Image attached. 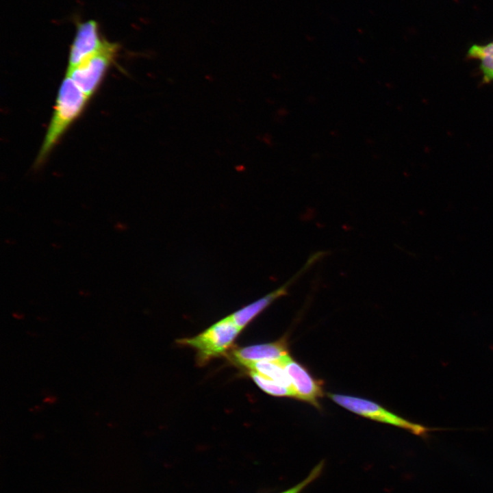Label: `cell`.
Masks as SVG:
<instances>
[{
    "label": "cell",
    "instance_id": "6da1fadb",
    "mask_svg": "<svg viewBox=\"0 0 493 493\" xmlns=\"http://www.w3.org/2000/svg\"><path fill=\"white\" fill-rule=\"evenodd\" d=\"M89 98L68 77L60 86L53 113L35 166H41L60 138L84 110Z\"/></svg>",
    "mask_w": 493,
    "mask_h": 493
},
{
    "label": "cell",
    "instance_id": "277c9868",
    "mask_svg": "<svg viewBox=\"0 0 493 493\" xmlns=\"http://www.w3.org/2000/svg\"><path fill=\"white\" fill-rule=\"evenodd\" d=\"M329 397L340 406L363 417L391 425L412 433L426 438L429 431L438 430L410 422L385 409L380 405L363 398L329 393Z\"/></svg>",
    "mask_w": 493,
    "mask_h": 493
},
{
    "label": "cell",
    "instance_id": "7c38bea8",
    "mask_svg": "<svg viewBox=\"0 0 493 493\" xmlns=\"http://www.w3.org/2000/svg\"><path fill=\"white\" fill-rule=\"evenodd\" d=\"M323 468L324 462L322 461L312 470L307 477H305L303 481L293 487L279 493H301L306 487H307L320 475Z\"/></svg>",
    "mask_w": 493,
    "mask_h": 493
},
{
    "label": "cell",
    "instance_id": "9c48e42d",
    "mask_svg": "<svg viewBox=\"0 0 493 493\" xmlns=\"http://www.w3.org/2000/svg\"><path fill=\"white\" fill-rule=\"evenodd\" d=\"M466 55L468 59L479 60L482 82H493V40L484 45H471Z\"/></svg>",
    "mask_w": 493,
    "mask_h": 493
},
{
    "label": "cell",
    "instance_id": "52a82bcc",
    "mask_svg": "<svg viewBox=\"0 0 493 493\" xmlns=\"http://www.w3.org/2000/svg\"><path fill=\"white\" fill-rule=\"evenodd\" d=\"M281 362L289 377L294 397L319 407V399L323 395L322 383L314 379L303 365L289 355Z\"/></svg>",
    "mask_w": 493,
    "mask_h": 493
},
{
    "label": "cell",
    "instance_id": "7a4b0ae2",
    "mask_svg": "<svg viewBox=\"0 0 493 493\" xmlns=\"http://www.w3.org/2000/svg\"><path fill=\"white\" fill-rule=\"evenodd\" d=\"M119 49V45L108 41L100 51L68 68L66 75L89 99L91 98L114 63Z\"/></svg>",
    "mask_w": 493,
    "mask_h": 493
},
{
    "label": "cell",
    "instance_id": "30bf717a",
    "mask_svg": "<svg viewBox=\"0 0 493 493\" xmlns=\"http://www.w3.org/2000/svg\"><path fill=\"white\" fill-rule=\"evenodd\" d=\"M243 366L249 370L255 371L270 378L292 391L289 377L281 362L261 361L247 364Z\"/></svg>",
    "mask_w": 493,
    "mask_h": 493
},
{
    "label": "cell",
    "instance_id": "3957f363",
    "mask_svg": "<svg viewBox=\"0 0 493 493\" xmlns=\"http://www.w3.org/2000/svg\"><path fill=\"white\" fill-rule=\"evenodd\" d=\"M241 330L229 316L202 333L192 338L181 339L178 342L194 349L197 351L199 362L203 364L228 350Z\"/></svg>",
    "mask_w": 493,
    "mask_h": 493
},
{
    "label": "cell",
    "instance_id": "8fae6325",
    "mask_svg": "<svg viewBox=\"0 0 493 493\" xmlns=\"http://www.w3.org/2000/svg\"><path fill=\"white\" fill-rule=\"evenodd\" d=\"M249 374L256 385L267 394L275 396L294 397L293 392L290 388L255 371L249 370Z\"/></svg>",
    "mask_w": 493,
    "mask_h": 493
},
{
    "label": "cell",
    "instance_id": "8992f818",
    "mask_svg": "<svg viewBox=\"0 0 493 493\" xmlns=\"http://www.w3.org/2000/svg\"><path fill=\"white\" fill-rule=\"evenodd\" d=\"M327 254L326 251H318L311 255L303 266L285 284L258 300L240 308L230 315L236 325L243 329L253 319L268 307L275 300L287 294L289 287L293 284L312 265Z\"/></svg>",
    "mask_w": 493,
    "mask_h": 493
},
{
    "label": "cell",
    "instance_id": "ba28073f",
    "mask_svg": "<svg viewBox=\"0 0 493 493\" xmlns=\"http://www.w3.org/2000/svg\"><path fill=\"white\" fill-rule=\"evenodd\" d=\"M288 355L285 338L274 342L241 347L232 353L233 359L242 366L261 361L281 362Z\"/></svg>",
    "mask_w": 493,
    "mask_h": 493
},
{
    "label": "cell",
    "instance_id": "5b68a950",
    "mask_svg": "<svg viewBox=\"0 0 493 493\" xmlns=\"http://www.w3.org/2000/svg\"><path fill=\"white\" fill-rule=\"evenodd\" d=\"M108 41L101 35L99 23L96 21L77 22L75 35L69 50L68 68L77 65L100 51Z\"/></svg>",
    "mask_w": 493,
    "mask_h": 493
}]
</instances>
